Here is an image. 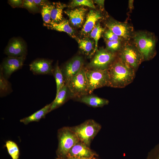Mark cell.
Segmentation results:
<instances>
[{
  "instance_id": "20",
  "label": "cell",
  "mask_w": 159,
  "mask_h": 159,
  "mask_svg": "<svg viewBox=\"0 0 159 159\" xmlns=\"http://www.w3.org/2000/svg\"><path fill=\"white\" fill-rule=\"evenodd\" d=\"M44 24L48 28L61 32H64L68 34L72 37H75L74 32L70 26L68 20L64 19L59 23L51 22L47 24Z\"/></svg>"
},
{
  "instance_id": "29",
  "label": "cell",
  "mask_w": 159,
  "mask_h": 159,
  "mask_svg": "<svg viewBox=\"0 0 159 159\" xmlns=\"http://www.w3.org/2000/svg\"><path fill=\"white\" fill-rule=\"evenodd\" d=\"M32 13H36L39 11V7L33 0H23L22 7Z\"/></svg>"
},
{
  "instance_id": "22",
  "label": "cell",
  "mask_w": 159,
  "mask_h": 159,
  "mask_svg": "<svg viewBox=\"0 0 159 159\" xmlns=\"http://www.w3.org/2000/svg\"><path fill=\"white\" fill-rule=\"evenodd\" d=\"M11 83L4 76L2 69L0 70V96L3 97L12 92Z\"/></svg>"
},
{
  "instance_id": "10",
  "label": "cell",
  "mask_w": 159,
  "mask_h": 159,
  "mask_svg": "<svg viewBox=\"0 0 159 159\" xmlns=\"http://www.w3.org/2000/svg\"><path fill=\"white\" fill-rule=\"evenodd\" d=\"M4 53L8 57H26L27 46L25 42L19 37L11 39L6 47Z\"/></svg>"
},
{
  "instance_id": "9",
  "label": "cell",
  "mask_w": 159,
  "mask_h": 159,
  "mask_svg": "<svg viewBox=\"0 0 159 159\" xmlns=\"http://www.w3.org/2000/svg\"><path fill=\"white\" fill-rule=\"evenodd\" d=\"M105 25L108 29L122 38L125 41L131 40L134 32L132 25L127 22L110 19L107 22Z\"/></svg>"
},
{
  "instance_id": "18",
  "label": "cell",
  "mask_w": 159,
  "mask_h": 159,
  "mask_svg": "<svg viewBox=\"0 0 159 159\" xmlns=\"http://www.w3.org/2000/svg\"><path fill=\"white\" fill-rule=\"evenodd\" d=\"M77 101L89 106L94 107H102L107 105L109 101L97 96L88 94L77 98Z\"/></svg>"
},
{
  "instance_id": "33",
  "label": "cell",
  "mask_w": 159,
  "mask_h": 159,
  "mask_svg": "<svg viewBox=\"0 0 159 159\" xmlns=\"http://www.w3.org/2000/svg\"><path fill=\"white\" fill-rule=\"evenodd\" d=\"M9 4L13 8L22 7L23 0H10L8 1Z\"/></svg>"
},
{
  "instance_id": "3",
  "label": "cell",
  "mask_w": 159,
  "mask_h": 159,
  "mask_svg": "<svg viewBox=\"0 0 159 159\" xmlns=\"http://www.w3.org/2000/svg\"><path fill=\"white\" fill-rule=\"evenodd\" d=\"M57 138V159H64L67 158L70 150L80 141L71 127H64L59 129Z\"/></svg>"
},
{
  "instance_id": "6",
  "label": "cell",
  "mask_w": 159,
  "mask_h": 159,
  "mask_svg": "<svg viewBox=\"0 0 159 159\" xmlns=\"http://www.w3.org/2000/svg\"><path fill=\"white\" fill-rule=\"evenodd\" d=\"M65 84L69 90L71 98L77 99L89 94L85 68L83 67L78 73Z\"/></svg>"
},
{
  "instance_id": "8",
  "label": "cell",
  "mask_w": 159,
  "mask_h": 159,
  "mask_svg": "<svg viewBox=\"0 0 159 159\" xmlns=\"http://www.w3.org/2000/svg\"><path fill=\"white\" fill-rule=\"evenodd\" d=\"M85 69L89 94H90L95 89L108 86L109 76L108 70Z\"/></svg>"
},
{
  "instance_id": "38",
  "label": "cell",
  "mask_w": 159,
  "mask_h": 159,
  "mask_svg": "<svg viewBox=\"0 0 159 159\" xmlns=\"http://www.w3.org/2000/svg\"><path fill=\"white\" fill-rule=\"evenodd\" d=\"M93 159H96V158H94Z\"/></svg>"
},
{
  "instance_id": "15",
  "label": "cell",
  "mask_w": 159,
  "mask_h": 159,
  "mask_svg": "<svg viewBox=\"0 0 159 159\" xmlns=\"http://www.w3.org/2000/svg\"><path fill=\"white\" fill-rule=\"evenodd\" d=\"M87 11V9L81 7L64 12L69 17V20L73 26L80 27L83 23Z\"/></svg>"
},
{
  "instance_id": "30",
  "label": "cell",
  "mask_w": 159,
  "mask_h": 159,
  "mask_svg": "<svg viewBox=\"0 0 159 159\" xmlns=\"http://www.w3.org/2000/svg\"><path fill=\"white\" fill-rule=\"evenodd\" d=\"M80 6H87L92 8H95L93 1L90 0H74L72 1L70 5V6L72 8Z\"/></svg>"
},
{
  "instance_id": "27",
  "label": "cell",
  "mask_w": 159,
  "mask_h": 159,
  "mask_svg": "<svg viewBox=\"0 0 159 159\" xmlns=\"http://www.w3.org/2000/svg\"><path fill=\"white\" fill-rule=\"evenodd\" d=\"M106 49L112 53L116 54L120 51L125 41L121 40L109 41L105 39Z\"/></svg>"
},
{
  "instance_id": "13",
  "label": "cell",
  "mask_w": 159,
  "mask_h": 159,
  "mask_svg": "<svg viewBox=\"0 0 159 159\" xmlns=\"http://www.w3.org/2000/svg\"><path fill=\"white\" fill-rule=\"evenodd\" d=\"M98 155L90 147L79 141L69 150L67 157H75L82 159H93Z\"/></svg>"
},
{
  "instance_id": "23",
  "label": "cell",
  "mask_w": 159,
  "mask_h": 159,
  "mask_svg": "<svg viewBox=\"0 0 159 159\" xmlns=\"http://www.w3.org/2000/svg\"><path fill=\"white\" fill-rule=\"evenodd\" d=\"M77 42L80 48L87 55L91 54V52L94 49V41L86 38L78 39Z\"/></svg>"
},
{
  "instance_id": "11",
  "label": "cell",
  "mask_w": 159,
  "mask_h": 159,
  "mask_svg": "<svg viewBox=\"0 0 159 159\" xmlns=\"http://www.w3.org/2000/svg\"><path fill=\"white\" fill-rule=\"evenodd\" d=\"M84 60L80 56H76L60 68L65 83L77 75L83 67Z\"/></svg>"
},
{
  "instance_id": "25",
  "label": "cell",
  "mask_w": 159,
  "mask_h": 159,
  "mask_svg": "<svg viewBox=\"0 0 159 159\" xmlns=\"http://www.w3.org/2000/svg\"><path fill=\"white\" fill-rule=\"evenodd\" d=\"M5 146L12 159H19V150L17 145L15 143L11 140H8L6 142Z\"/></svg>"
},
{
  "instance_id": "34",
  "label": "cell",
  "mask_w": 159,
  "mask_h": 159,
  "mask_svg": "<svg viewBox=\"0 0 159 159\" xmlns=\"http://www.w3.org/2000/svg\"><path fill=\"white\" fill-rule=\"evenodd\" d=\"M35 4L39 7L42 8L43 6L47 4H48V1L45 0H33Z\"/></svg>"
},
{
  "instance_id": "16",
  "label": "cell",
  "mask_w": 159,
  "mask_h": 159,
  "mask_svg": "<svg viewBox=\"0 0 159 159\" xmlns=\"http://www.w3.org/2000/svg\"><path fill=\"white\" fill-rule=\"evenodd\" d=\"M102 18L100 13L97 11L90 10L87 15L85 23L82 29V34L89 33L95 26L96 23Z\"/></svg>"
},
{
  "instance_id": "14",
  "label": "cell",
  "mask_w": 159,
  "mask_h": 159,
  "mask_svg": "<svg viewBox=\"0 0 159 159\" xmlns=\"http://www.w3.org/2000/svg\"><path fill=\"white\" fill-rule=\"evenodd\" d=\"M52 61L44 58L37 59L29 65L30 70L34 75L53 74Z\"/></svg>"
},
{
  "instance_id": "36",
  "label": "cell",
  "mask_w": 159,
  "mask_h": 159,
  "mask_svg": "<svg viewBox=\"0 0 159 159\" xmlns=\"http://www.w3.org/2000/svg\"><path fill=\"white\" fill-rule=\"evenodd\" d=\"M97 3L101 7H103L104 5V0H96Z\"/></svg>"
},
{
  "instance_id": "4",
  "label": "cell",
  "mask_w": 159,
  "mask_h": 159,
  "mask_svg": "<svg viewBox=\"0 0 159 159\" xmlns=\"http://www.w3.org/2000/svg\"><path fill=\"white\" fill-rule=\"evenodd\" d=\"M71 127L79 141L90 147L92 141L101 130V126L94 120L89 119Z\"/></svg>"
},
{
  "instance_id": "12",
  "label": "cell",
  "mask_w": 159,
  "mask_h": 159,
  "mask_svg": "<svg viewBox=\"0 0 159 159\" xmlns=\"http://www.w3.org/2000/svg\"><path fill=\"white\" fill-rule=\"evenodd\" d=\"M26 58V57H16L8 56L5 58L0 67L4 77L8 79L13 73L21 69Z\"/></svg>"
},
{
  "instance_id": "1",
  "label": "cell",
  "mask_w": 159,
  "mask_h": 159,
  "mask_svg": "<svg viewBox=\"0 0 159 159\" xmlns=\"http://www.w3.org/2000/svg\"><path fill=\"white\" fill-rule=\"evenodd\" d=\"M108 87L122 88L131 83L135 76V71L117 55L108 69Z\"/></svg>"
},
{
  "instance_id": "21",
  "label": "cell",
  "mask_w": 159,
  "mask_h": 159,
  "mask_svg": "<svg viewBox=\"0 0 159 159\" xmlns=\"http://www.w3.org/2000/svg\"><path fill=\"white\" fill-rule=\"evenodd\" d=\"M65 5L60 3H56L52 5L51 17L52 22L59 23L63 19V11Z\"/></svg>"
},
{
  "instance_id": "31",
  "label": "cell",
  "mask_w": 159,
  "mask_h": 159,
  "mask_svg": "<svg viewBox=\"0 0 159 159\" xmlns=\"http://www.w3.org/2000/svg\"><path fill=\"white\" fill-rule=\"evenodd\" d=\"M105 39L109 41L121 40L125 41L122 38L115 34L110 30L105 31L104 33Z\"/></svg>"
},
{
  "instance_id": "32",
  "label": "cell",
  "mask_w": 159,
  "mask_h": 159,
  "mask_svg": "<svg viewBox=\"0 0 159 159\" xmlns=\"http://www.w3.org/2000/svg\"><path fill=\"white\" fill-rule=\"evenodd\" d=\"M146 159H159V143L149 152Z\"/></svg>"
},
{
  "instance_id": "26",
  "label": "cell",
  "mask_w": 159,
  "mask_h": 159,
  "mask_svg": "<svg viewBox=\"0 0 159 159\" xmlns=\"http://www.w3.org/2000/svg\"><path fill=\"white\" fill-rule=\"evenodd\" d=\"M105 29L102 27L99 23H98L92 29L90 33V36L93 38L95 41V47L93 51V54L97 51L98 41L101 37L102 34L105 31Z\"/></svg>"
},
{
  "instance_id": "37",
  "label": "cell",
  "mask_w": 159,
  "mask_h": 159,
  "mask_svg": "<svg viewBox=\"0 0 159 159\" xmlns=\"http://www.w3.org/2000/svg\"><path fill=\"white\" fill-rule=\"evenodd\" d=\"M64 159H80L75 157H67V158Z\"/></svg>"
},
{
  "instance_id": "28",
  "label": "cell",
  "mask_w": 159,
  "mask_h": 159,
  "mask_svg": "<svg viewBox=\"0 0 159 159\" xmlns=\"http://www.w3.org/2000/svg\"><path fill=\"white\" fill-rule=\"evenodd\" d=\"M52 5H46L42 8L41 14L44 24H47L51 22V9Z\"/></svg>"
},
{
  "instance_id": "19",
  "label": "cell",
  "mask_w": 159,
  "mask_h": 159,
  "mask_svg": "<svg viewBox=\"0 0 159 159\" xmlns=\"http://www.w3.org/2000/svg\"><path fill=\"white\" fill-rule=\"evenodd\" d=\"M51 105L52 103L47 105L30 115L20 120V122L26 125L31 122L39 121L42 119L44 118L46 115L50 112Z\"/></svg>"
},
{
  "instance_id": "7",
  "label": "cell",
  "mask_w": 159,
  "mask_h": 159,
  "mask_svg": "<svg viewBox=\"0 0 159 159\" xmlns=\"http://www.w3.org/2000/svg\"><path fill=\"white\" fill-rule=\"evenodd\" d=\"M117 56L106 49L101 48L97 50L87 69L107 70Z\"/></svg>"
},
{
  "instance_id": "17",
  "label": "cell",
  "mask_w": 159,
  "mask_h": 159,
  "mask_svg": "<svg viewBox=\"0 0 159 159\" xmlns=\"http://www.w3.org/2000/svg\"><path fill=\"white\" fill-rule=\"evenodd\" d=\"M71 98L69 90L65 84L56 94L55 98L52 102L50 112L60 107Z\"/></svg>"
},
{
  "instance_id": "5",
  "label": "cell",
  "mask_w": 159,
  "mask_h": 159,
  "mask_svg": "<svg viewBox=\"0 0 159 159\" xmlns=\"http://www.w3.org/2000/svg\"><path fill=\"white\" fill-rule=\"evenodd\" d=\"M117 55L135 71L144 61L142 55L131 39L124 42Z\"/></svg>"
},
{
  "instance_id": "35",
  "label": "cell",
  "mask_w": 159,
  "mask_h": 159,
  "mask_svg": "<svg viewBox=\"0 0 159 159\" xmlns=\"http://www.w3.org/2000/svg\"><path fill=\"white\" fill-rule=\"evenodd\" d=\"M134 0H130L128 1V8L130 10V11L131 12L134 9L133 3Z\"/></svg>"
},
{
  "instance_id": "2",
  "label": "cell",
  "mask_w": 159,
  "mask_h": 159,
  "mask_svg": "<svg viewBox=\"0 0 159 159\" xmlns=\"http://www.w3.org/2000/svg\"><path fill=\"white\" fill-rule=\"evenodd\" d=\"M131 40L142 55L144 61L150 60L156 55L158 39L154 33L143 31L134 32Z\"/></svg>"
},
{
  "instance_id": "24",
  "label": "cell",
  "mask_w": 159,
  "mask_h": 159,
  "mask_svg": "<svg viewBox=\"0 0 159 159\" xmlns=\"http://www.w3.org/2000/svg\"><path fill=\"white\" fill-rule=\"evenodd\" d=\"M56 84V93L65 85L63 75L58 63H57L54 68L53 74Z\"/></svg>"
}]
</instances>
